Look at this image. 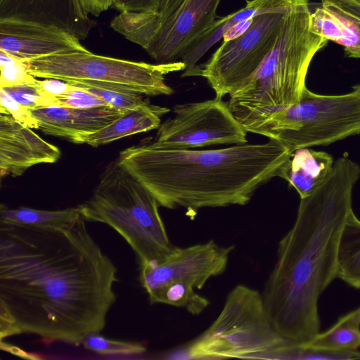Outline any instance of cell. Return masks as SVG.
<instances>
[{
	"instance_id": "obj_10",
	"label": "cell",
	"mask_w": 360,
	"mask_h": 360,
	"mask_svg": "<svg viewBox=\"0 0 360 360\" xmlns=\"http://www.w3.org/2000/svg\"><path fill=\"white\" fill-rule=\"evenodd\" d=\"M291 4L255 15L242 34L224 40L200 67V76L207 80L217 96L230 95L255 72L274 46Z\"/></svg>"
},
{
	"instance_id": "obj_11",
	"label": "cell",
	"mask_w": 360,
	"mask_h": 360,
	"mask_svg": "<svg viewBox=\"0 0 360 360\" xmlns=\"http://www.w3.org/2000/svg\"><path fill=\"white\" fill-rule=\"evenodd\" d=\"M174 117L161 123L155 139L158 148L193 149L214 145L248 143L247 131L221 97L178 104Z\"/></svg>"
},
{
	"instance_id": "obj_5",
	"label": "cell",
	"mask_w": 360,
	"mask_h": 360,
	"mask_svg": "<svg viewBox=\"0 0 360 360\" xmlns=\"http://www.w3.org/2000/svg\"><path fill=\"white\" fill-rule=\"evenodd\" d=\"M86 221L116 231L136 253L139 265L158 262L174 248L155 198L117 160L110 162L91 197L78 205Z\"/></svg>"
},
{
	"instance_id": "obj_3",
	"label": "cell",
	"mask_w": 360,
	"mask_h": 360,
	"mask_svg": "<svg viewBox=\"0 0 360 360\" xmlns=\"http://www.w3.org/2000/svg\"><path fill=\"white\" fill-rule=\"evenodd\" d=\"M292 152L278 141L210 149H164L148 143L120 151L119 164L160 206L188 216L207 207L245 205L275 176Z\"/></svg>"
},
{
	"instance_id": "obj_30",
	"label": "cell",
	"mask_w": 360,
	"mask_h": 360,
	"mask_svg": "<svg viewBox=\"0 0 360 360\" xmlns=\"http://www.w3.org/2000/svg\"><path fill=\"white\" fill-rule=\"evenodd\" d=\"M321 5L332 11L360 33V2L356 0H321Z\"/></svg>"
},
{
	"instance_id": "obj_7",
	"label": "cell",
	"mask_w": 360,
	"mask_h": 360,
	"mask_svg": "<svg viewBox=\"0 0 360 360\" xmlns=\"http://www.w3.org/2000/svg\"><path fill=\"white\" fill-rule=\"evenodd\" d=\"M250 132L278 141L291 152L360 134V84L336 96L305 87L297 103L271 113Z\"/></svg>"
},
{
	"instance_id": "obj_17",
	"label": "cell",
	"mask_w": 360,
	"mask_h": 360,
	"mask_svg": "<svg viewBox=\"0 0 360 360\" xmlns=\"http://www.w3.org/2000/svg\"><path fill=\"white\" fill-rule=\"evenodd\" d=\"M292 0H249L243 8L224 18L217 20L214 23L182 53L180 61L185 64L182 77L200 76L198 60L226 33L237 25L252 19L255 15L271 8L288 5Z\"/></svg>"
},
{
	"instance_id": "obj_31",
	"label": "cell",
	"mask_w": 360,
	"mask_h": 360,
	"mask_svg": "<svg viewBox=\"0 0 360 360\" xmlns=\"http://www.w3.org/2000/svg\"><path fill=\"white\" fill-rule=\"evenodd\" d=\"M163 0H113L112 7L120 13H158Z\"/></svg>"
},
{
	"instance_id": "obj_6",
	"label": "cell",
	"mask_w": 360,
	"mask_h": 360,
	"mask_svg": "<svg viewBox=\"0 0 360 360\" xmlns=\"http://www.w3.org/2000/svg\"><path fill=\"white\" fill-rule=\"evenodd\" d=\"M289 343L272 326L262 293L239 284L229 292L222 310L211 326L165 358L278 359Z\"/></svg>"
},
{
	"instance_id": "obj_28",
	"label": "cell",
	"mask_w": 360,
	"mask_h": 360,
	"mask_svg": "<svg viewBox=\"0 0 360 360\" xmlns=\"http://www.w3.org/2000/svg\"><path fill=\"white\" fill-rule=\"evenodd\" d=\"M55 106L72 108L110 106L98 96L75 86L68 93L55 96Z\"/></svg>"
},
{
	"instance_id": "obj_22",
	"label": "cell",
	"mask_w": 360,
	"mask_h": 360,
	"mask_svg": "<svg viewBox=\"0 0 360 360\" xmlns=\"http://www.w3.org/2000/svg\"><path fill=\"white\" fill-rule=\"evenodd\" d=\"M335 352L360 348V307L340 317L328 330L319 333L307 345Z\"/></svg>"
},
{
	"instance_id": "obj_4",
	"label": "cell",
	"mask_w": 360,
	"mask_h": 360,
	"mask_svg": "<svg viewBox=\"0 0 360 360\" xmlns=\"http://www.w3.org/2000/svg\"><path fill=\"white\" fill-rule=\"evenodd\" d=\"M309 0H292L266 57L229 96V105L247 132L276 110L297 103L311 60L328 40L310 30Z\"/></svg>"
},
{
	"instance_id": "obj_27",
	"label": "cell",
	"mask_w": 360,
	"mask_h": 360,
	"mask_svg": "<svg viewBox=\"0 0 360 360\" xmlns=\"http://www.w3.org/2000/svg\"><path fill=\"white\" fill-rule=\"evenodd\" d=\"M0 88L33 83L35 77L29 73L25 61L16 59L0 51Z\"/></svg>"
},
{
	"instance_id": "obj_32",
	"label": "cell",
	"mask_w": 360,
	"mask_h": 360,
	"mask_svg": "<svg viewBox=\"0 0 360 360\" xmlns=\"http://www.w3.org/2000/svg\"><path fill=\"white\" fill-rule=\"evenodd\" d=\"M185 0H163L158 13H148L146 19L147 27H153L170 18Z\"/></svg>"
},
{
	"instance_id": "obj_15",
	"label": "cell",
	"mask_w": 360,
	"mask_h": 360,
	"mask_svg": "<svg viewBox=\"0 0 360 360\" xmlns=\"http://www.w3.org/2000/svg\"><path fill=\"white\" fill-rule=\"evenodd\" d=\"M89 16L80 0H0V19L56 25L80 40L85 39L96 25Z\"/></svg>"
},
{
	"instance_id": "obj_36",
	"label": "cell",
	"mask_w": 360,
	"mask_h": 360,
	"mask_svg": "<svg viewBox=\"0 0 360 360\" xmlns=\"http://www.w3.org/2000/svg\"><path fill=\"white\" fill-rule=\"evenodd\" d=\"M0 348L1 350L6 351L25 359L36 360L42 359V356L39 354L27 352L18 347L4 342L3 340H1L0 341Z\"/></svg>"
},
{
	"instance_id": "obj_16",
	"label": "cell",
	"mask_w": 360,
	"mask_h": 360,
	"mask_svg": "<svg viewBox=\"0 0 360 360\" xmlns=\"http://www.w3.org/2000/svg\"><path fill=\"white\" fill-rule=\"evenodd\" d=\"M127 111L112 106L90 108L49 106L31 110L42 132L74 143H82L85 136L108 126Z\"/></svg>"
},
{
	"instance_id": "obj_18",
	"label": "cell",
	"mask_w": 360,
	"mask_h": 360,
	"mask_svg": "<svg viewBox=\"0 0 360 360\" xmlns=\"http://www.w3.org/2000/svg\"><path fill=\"white\" fill-rule=\"evenodd\" d=\"M333 164V158L328 153L301 148L292 153L281 167L278 176L285 179L302 198L311 193L325 180Z\"/></svg>"
},
{
	"instance_id": "obj_23",
	"label": "cell",
	"mask_w": 360,
	"mask_h": 360,
	"mask_svg": "<svg viewBox=\"0 0 360 360\" xmlns=\"http://www.w3.org/2000/svg\"><path fill=\"white\" fill-rule=\"evenodd\" d=\"M81 215L79 207L59 210H42L26 207L10 209L1 204L0 222L37 227L66 226Z\"/></svg>"
},
{
	"instance_id": "obj_12",
	"label": "cell",
	"mask_w": 360,
	"mask_h": 360,
	"mask_svg": "<svg viewBox=\"0 0 360 360\" xmlns=\"http://www.w3.org/2000/svg\"><path fill=\"white\" fill-rule=\"evenodd\" d=\"M221 0H185L168 19L153 27L124 32L158 63L180 61L186 49L217 20Z\"/></svg>"
},
{
	"instance_id": "obj_26",
	"label": "cell",
	"mask_w": 360,
	"mask_h": 360,
	"mask_svg": "<svg viewBox=\"0 0 360 360\" xmlns=\"http://www.w3.org/2000/svg\"><path fill=\"white\" fill-rule=\"evenodd\" d=\"M36 81L33 83L4 86L0 89L30 110L39 108L55 106V97L44 93L37 86Z\"/></svg>"
},
{
	"instance_id": "obj_20",
	"label": "cell",
	"mask_w": 360,
	"mask_h": 360,
	"mask_svg": "<svg viewBox=\"0 0 360 360\" xmlns=\"http://www.w3.org/2000/svg\"><path fill=\"white\" fill-rule=\"evenodd\" d=\"M310 30L342 46L347 57L360 58V33L322 5L311 13Z\"/></svg>"
},
{
	"instance_id": "obj_8",
	"label": "cell",
	"mask_w": 360,
	"mask_h": 360,
	"mask_svg": "<svg viewBox=\"0 0 360 360\" xmlns=\"http://www.w3.org/2000/svg\"><path fill=\"white\" fill-rule=\"evenodd\" d=\"M29 73L68 83L93 85L149 96L172 95L165 75L183 71L181 61L150 64L78 51L25 61Z\"/></svg>"
},
{
	"instance_id": "obj_34",
	"label": "cell",
	"mask_w": 360,
	"mask_h": 360,
	"mask_svg": "<svg viewBox=\"0 0 360 360\" xmlns=\"http://www.w3.org/2000/svg\"><path fill=\"white\" fill-rule=\"evenodd\" d=\"M22 333L13 316L5 306L0 304V338Z\"/></svg>"
},
{
	"instance_id": "obj_25",
	"label": "cell",
	"mask_w": 360,
	"mask_h": 360,
	"mask_svg": "<svg viewBox=\"0 0 360 360\" xmlns=\"http://www.w3.org/2000/svg\"><path fill=\"white\" fill-rule=\"evenodd\" d=\"M70 84L98 96L110 106L120 110H129L146 102L142 99L140 94L134 92L98 86L84 85L77 83Z\"/></svg>"
},
{
	"instance_id": "obj_1",
	"label": "cell",
	"mask_w": 360,
	"mask_h": 360,
	"mask_svg": "<svg viewBox=\"0 0 360 360\" xmlns=\"http://www.w3.org/2000/svg\"><path fill=\"white\" fill-rule=\"evenodd\" d=\"M80 215L61 227L0 222V304L22 333L78 346L116 301L117 269Z\"/></svg>"
},
{
	"instance_id": "obj_29",
	"label": "cell",
	"mask_w": 360,
	"mask_h": 360,
	"mask_svg": "<svg viewBox=\"0 0 360 360\" xmlns=\"http://www.w3.org/2000/svg\"><path fill=\"white\" fill-rule=\"evenodd\" d=\"M0 112L11 116L26 127L39 129L37 120L31 110L20 104L1 89H0Z\"/></svg>"
},
{
	"instance_id": "obj_14",
	"label": "cell",
	"mask_w": 360,
	"mask_h": 360,
	"mask_svg": "<svg viewBox=\"0 0 360 360\" xmlns=\"http://www.w3.org/2000/svg\"><path fill=\"white\" fill-rule=\"evenodd\" d=\"M61 155L59 148L44 140L31 128L8 115H0L1 177L22 175L28 168L54 163Z\"/></svg>"
},
{
	"instance_id": "obj_35",
	"label": "cell",
	"mask_w": 360,
	"mask_h": 360,
	"mask_svg": "<svg viewBox=\"0 0 360 360\" xmlns=\"http://www.w3.org/2000/svg\"><path fill=\"white\" fill-rule=\"evenodd\" d=\"M113 0H80L85 11L93 16H98L101 13L112 7Z\"/></svg>"
},
{
	"instance_id": "obj_21",
	"label": "cell",
	"mask_w": 360,
	"mask_h": 360,
	"mask_svg": "<svg viewBox=\"0 0 360 360\" xmlns=\"http://www.w3.org/2000/svg\"><path fill=\"white\" fill-rule=\"evenodd\" d=\"M336 278L360 289V219L352 211L342 229L337 257Z\"/></svg>"
},
{
	"instance_id": "obj_24",
	"label": "cell",
	"mask_w": 360,
	"mask_h": 360,
	"mask_svg": "<svg viewBox=\"0 0 360 360\" xmlns=\"http://www.w3.org/2000/svg\"><path fill=\"white\" fill-rule=\"evenodd\" d=\"M82 344L86 349L101 355H133L142 354L146 350L142 344L111 340L98 333L87 335Z\"/></svg>"
},
{
	"instance_id": "obj_13",
	"label": "cell",
	"mask_w": 360,
	"mask_h": 360,
	"mask_svg": "<svg viewBox=\"0 0 360 360\" xmlns=\"http://www.w3.org/2000/svg\"><path fill=\"white\" fill-rule=\"evenodd\" d=\"M87 50L75 35L52 24L0 19V51L22 60Z\"/></svg>"
},
{
	"instance_id": "obj_2",
	"label": "cell",
	"mask_w": 360,
	"mask_h": 360,
	"mask_svg": "<svg viewBox=\"0 0 360 360\" xmlns=\"http://www.w3.org/2000/svg\"><path fill=\"white\" fill-rule=\"evenodd\" d=\"M359 176L357 163L335 160L325 180L300 198L295 223L278 243L262 296L272 326L294 345L305 346L319 333L318 300L336 278L340 238Z\"/></svg>"
},
{
	"instance_id": "obj_33",
	"label": "cell",
	"mask_w": 360,
	"mask_h": 360,
	"mask_svg": "<svg viewBox=\"0 0 360 360\" xmlns=\"http://www.w3.org/2000/svg\"><path fill=\"white\" fill-rule=\"evenodd\" d=\"M37 86L46 94L51 96L63 95L74 88L70 83L54 78H44V80L37 79Z\"/></svg>"
},
{
	"instance_id": "obj_9",
	"label": "cell",
	"mask_w": 360,
	"mask_h": 360,
	"mask_svg": "<svg viewBox=\"0 0 360 360\" xmlns=\"http://www.w3.org/2000/svg\"><path fill=\"white\" fill-rule=\"evenodd\" d=\"M233 245L214 240L188 247H176L158 262L140 265L139 280L150 303L186 309L193 315L202 313L209 300L195 292L228 266Z\"/></svg>"
},
{
	"instance_id": "obj_19",
	"label": "cell",
	"mask_w": 360,
	"mask_h": 360,
	"mask_svg": "<svg viewBox=\"0 0 360 360\" xmlns=\"http://www.w3.org/2000/svg\"><path fill=\"white\" fill-rule=\"evenodd\" d=\"M169 111L168 108L146 101L129 110L108 126L87 135L83 139L82 143L97 147L132 134L158 129L161 117Z\"/></svg>"
}]
</instances>
